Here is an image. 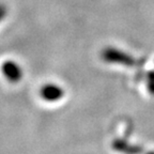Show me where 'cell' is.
I'll return each mask as SVG.
<instances>
[{
  "label": "cell",
  "instance_id": "6da1fadb",
  "mask_svg": "<svg viewBox=\"0 0 154 154\" xmlns=\"http://www.w3.org/2000/svg\"><path fill=\"white\" fill-rule=\"evenodd\" d=\"M3 73L11 82H18L22 77V71L14 62H7L3 65Z\"/></svg>",
  "mask_w": 154,
  "mask_h": 154
},
{
  "label": "cell",
  "instance_id": "7a4b0ae2",
  "mask_svg": "<svg viewBox=\"0 0 154 154\" xmlns=\"http://www.w3.org/2000/svg\"><path fill=\"white\" fill-rule=\"evenodd\" d=\"M42 96L48 101H56L62 96V90L55 85H48L44 89H42Z\"/></svg>",
  "mask_w": 154,
  "mask_h": 154
},
{
  "label": "cell",
  "instance_id": "3957f363",
  "mask_svg": "<svg viewBox=\"0 0 154 154\" xmlns=\"http://www.w3.org/2000/svg\"><path fill=\"white\" fill-rule=\"evenodd\" d=\"M2 12H3V9L2 8H0V17L2 16Z\"/></svg>",
  "mask_w": 154,
  "mask_h": 154
}]
</instances>
